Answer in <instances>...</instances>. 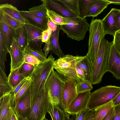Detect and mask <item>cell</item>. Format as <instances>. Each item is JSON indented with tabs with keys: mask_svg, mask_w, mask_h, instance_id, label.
Here are the masks:
<instances>
[{
	"mask_svg": "<svg viewBox=\"0 0 120 120\" xmlns=\"http://www.w3.org/2000/svg\"><path fill=\"white\" fill-rule=\"evenodd\" d=\"M0 30L2 32L9 51L14 38H15V30L9 25L0 10Z\"/></svg>",
	"mask_w": 120,
	"mask_h": 120,
	"instance_id": "obj_15",
	"label": "cell"
},
{
	"mask_svg": "<svg viewBox=\"0 0 120 120\" xmlns=\"http://www.w3.org/2000/svg\"><path fill=\"white\" fill-rule=\"evenodd\" d=\"M78 62L76 65V70L78 75L81 82L83 79H86L83 71L78 63Z\"/></svg>",
	"mask_w": 120,
	"mask_h": 120,
	"instance_id": "obj_44",
	"label": "cell"
},
{
	"mask_svg": "<svg viewBox=\"0 0 120 120\" xmlns=\"http://www.w3.org/2000/svg\"><path fill=\"white\" fill-rule=\"evenodd\" d=\"M52 31L48 27L47 30H44L42 32V41L43 42L46 43L48 41L50 34L52 32Z\"/></svg>",
	"mask_w": 120,
	"mask_h": 120,
	"instance_id": "obj_43",
	"label": "cell"
},
{
	"mask_svg": "<svg viewBox=\"0 0 120 120\" xmlns=\"http://www.w3.org/2000/svg\"><path fill=\"white\" fill-rule=\"evenodd\" d=\"M84 57L66 55L55 60L53 68L56 70L60 76L63 78V80L70 79L75 81L77 83L80 82L76 71V66L77 64Z\"/></svg>",
	"mask_w": 120,
	"mask_h": 120,
	"instance_id": "obj_5",
	"label": "cell"
},
{
	"mask_svg": "<svg viewBox=\"0 0 120 120\" xmlns=\"http://www.w3.org/2000/svg\"><path fill=\"white\" fill-rule=\"evenodd\" d=\"M64 84L63 80L53 68L45 85V92L49 104V108L53 105H58L64 110L62 98Z\"/></svg>",
	"mask_w": 120,
	"mask_h": 120,
	"instance_id": "obj_4",
	"label": "cell"
},
{
	"mask_svg": "<svg viewBox=\"0 0 120 120\" xmlns=\"http://www.w3.org/2000/svg\"><path fill=\"white\" fill-rule=\"evenodd\" d=\"M120 92V87L106 85L91 93L87 105L90 111L114 100Z\"/></svg>",
	"mask_w": 120,
	"mask_h": 120,
	"instance_id": "obj_6",
	"label": "cell"
},
{
	"mask_svg": "<svg viewBox=\"0 0 120 120\" xmlns=\"http://www.w3.org/2000/svg\"><path fill=\"white\" fill-rule=\"evenodd\" d=\"M0 9L23 24L31 25L22 15L20 11L11 4L8 3L1 4Z\"/></svg>",
	"mask_w": 120,
	"mask_h": 120,
	"instance_id": "obj_21",
	"label": "cell"
},
{
	"mask_svg": "<svg viewBox=\"0 0 120 120\" xmlns=\"http://www.w3.org/2000/svg\"><path fill=\"white\" fill-rule=\"evenodd\" d=\"M79 16L78 0H57Z\"/></svg>",
	"mask_w": 120,
	"mask_h": 120,
	"instance_id": "obj_33",
	"label": "cell"
},
{
	"mask_svg": "<svg viewBox=\"0 0 120 120\" xmlns=\"http://www.w3.org/2000/svg\"><path fill=\"white\" fill-rule=\"evenodd\" d=\"M47 15L49 18L57 25L61 26L68 24L71 22L73 18L63 17L53 11L48 9Z\"/></svg>",
	"mask_w": 120,
	"mask_h": 120,
	"instance_id": "obj_26",
	"label": "cell"
},
{
	"mask_svg": "<svg viewBox=\"0 0 120 120\" xmlns=\"http://www.w3.org/2000/svg\"><path fill=\"white\" fill-rule=\"evenodd\" d=\"M15 39L21 50L24 53L25 49L28 46L27 37L23 26L15 29Z\"/></svg>",
	"mask_w": 120,
	"mask_h": 120,
	"instance_id": "obj_25",
	"label": "cell"
},
{
	"mask_svg": "<svg viewBox=\"0 0 120 120\" xmlns=\"http://www.w3.org/2000/svg\"><path fill=\"white\" fill-rule=\"evenodd\" d=\"M51 33H50L49 34V37L48 41L45 43L43 50L45 52V54L46 57H47L50 51H52V49L50 41V38Z\"/></svg>",
	"mask_w": 120,
	"mask_h": 120,
	"instance_id": "obj_42",
	"label": "cell"
},
{
	"mask_svg": "<svg viewBox=\"0 0 120 120\" xmlns=\"http://www.w3.org/2000/svg\"><path fill=\"white\" fill-rule=\"evenodd\" d=\"M42 120H48L47 119L45 118V117L44 119H43Z\"/></svg>",
	"mask_w": 120,
	"mask_h": 120,
	"instance_id": "obj_57",
	"label": "cell"
},
{
	"mask_svg": "<svg viewBox=\"0 0 120 120\" xmlns=\"http://www.w3.org/2000/svg\"><path fill=\"white\" fill-rule=\"evenodd\" d=\"M89 30L88 50L86 56L92 71L96 63L101 41L106 34L101 19H93L90 23Z\"/></svg>",
	"mask_w": 120,
	"mask_h": 120,
	"instance_id": "obj_2",
	"label": "cell"
},
{
	"mask_svg": "<svg viewBox=\"0 0 120 120\" xmlns=\"http://www.w3.org/2000/svg\"><path fill=\"white\" fill-rule=\"evenodd\" d=\"M47 25L48 27L50 28L52 32H54L56 30L58 25L55 23L49 18L48 19Z\"/></svg>",
	"mask_w": 120,
	"mask_h": 120,
	"instance_id": "obj_48",
	"label": "cell"
},
{
	"mask_svg": "<svg viewBox=\"0 0 120 120\" xmlns=\"http://www.w3.org/2000/svg\"><path fill=\"white\" fill-rule=\"evenodd\" d=\"M14 111V109H12L8 114L5 120H11L12 113Z\"/></svg>",
	"mask_w": 120,
	"mask_h": 120,
	"instance_id": "obj_53",
	"label": "cell"
},
{
	"mask_svg": "<svg viewBox=\"0 0 120 120\" xmlns=\"http://www.w3.org/2000/svg\"><path fill=\"white\" fill-rule=\"evenodd\" d=\"M30 78V77L25 78L12 91L13 94L15 95L20 89L25 84L27 81Z\"/></svg>",
	"mask_w": 120,
	"mask_h": 120,
	"instance_id": "obj_45",
	"label": "cell"
},
{
	"mask_svg": "<svg viewBox=\"0 0 120 120\" xmlns=\"http://www.w3.org/2000/svg\"><path fill=\"white\" fill-rule=\"evenodd\" d=\"M24 53L37 57L42 62L45 61L47 59L45 53L42 50L35 49L28 46L25 49Z\"/></svg>",
	"mask_w": 120,
	"mask_h": 120,
	"instance_id": "obj_34",
	"label": "cell"
},
{
	"mask_svg": "<svg viewBox=\"0 0 120 120\" xmlns=\"http://www.w3.org/2000/svg\"><path fill=\"white\" fill-rule=\"evenodd\" d=\"M11 120H18V117L14 110L12 113Z\"/></svg>",
	"mask_w": 120,
	"mask_h": 120,
	"instance_id": "obj_54",
	"label": "cell"
},
{
	"mask_svg": "<svg viewBox=\"0 0 120 120\" xmlns=\"http://www.w3.org/2000/svg\"><path fill=\"white\" fill-rule=\"evenodd\" d=\"M113 100L106 103L95 109L93 120H103L111 108L114 106Z\"/></svg>",
	"mask_w": 120,
	"mask_h": 120,
	"instance_id": "obj_23",
	"label": "cell"
},
{
	"mask_svg": "<svg viewBox=\"0 0 120 120\" xmlns=\"http://www.w3.org/2000/svg\"><path fill=\"white\" fill-rule=\"evenodd\" d=\"M64 84L62 92V103L63 107L66 114L68 116L67 111L69 106L78 95L76 81L71 79H68L63 80Z\"/></svg>",
	"mask_w": 120,
	"mask_h": 120,
	"instance_id": "obj_9",
	"label": "cell"
},
{
	"mask_svg": "<svg viewBox=\"0 0 120 120\" xmlns=\"http://www.w3.org/2000/svg\"><path fill=\"white\" fill-rule=\"evenodd\" d=\"M31 78L29 79L15 95V101L14 105L19 98L24 94L30 85Z\"/></svg>",
	"mask_w": 120,
	"mask_h": 120,
	"instance_id": "obj_38",
	"label": "cell"
},
{
	"mask_svg": "<svg viewBox=\"0 0 120 120\" xmlns=\"http://www.w3.org/2000/svg\"><path fill=\"white\" fill-rule=\"evenodd\" d=\"M108 71L111 73L113 76L116 79L120 80V58L113 43L110 52Z\"/></svg>",
	"mask_w": 120,
	"mask_h": 120,
	"instance_id": "obj_14",
	"label": "cell"
},
{
	"mask_svg": "<svg viewBox=\"0 0 120 120\" xmlns=\"http://www.w3.org/2000/svg\"><path fill=\"white\" fill-rule=\"evenodd\" d=\"M42 4L40 5L35 6L29 9V11L41 18L48 19L47 15L48 8L47 0H41Z\"/></svg>",
	"mask_w": 120,
	"mask_h": 120,
	"instance_id": "obj_29",
	"label": "cell"
},
{
	"mask_svg": "<svg viewBox=\"0 0 120 120\" xmlns=\"http://www.w3.org/2000/svg\"><path fill=\"white\" fill-rule=\"evenodd\" d=\"M9 25L15 29L23 26L24 24L12 17L0 9Z\"/></svg>",
	"mask_w": 120,
	"mask_h": 120,
	"instance_id": "obj_36",
	"label": "cell"
},
{
	"mask_svg": "<svg viewBox=\"0 0 120 120\" xmlns=\"http://www.w3.org/2000/svg\"><path fill=\"white\" fill-rule=\"evenodd\" d=\"M12 91L5 71L0 68V98Z\"/></svg>",
	"mask_w": 120,
	"mask_h": 120,
	"instance_id": "obj_28",
	"label": "cell"
},
{
	"mask_svg": "<svg viewBox=\"0 0 120 120\" xmlns=\"http://www.w3.org/2000/svg\"><path fill=\"white\" fill-rule=\"evenodd\" d=\"M90 111L87 108L80 111L75 115V120H84L86 116Z\"/></svg>",
	"mask_w": 120,
	"mask_h": 120,
	"instance_id": "obj_41",
	"label": "cell"
},
{
	"mask_svg": "<svg viewBox=\"0 0 120 120\" xmlns=\"http://www.w3.org/2000/svg\"><path fill=\"white\" fill-rule=\"evenodd\" d=\"M61 30L60 26L58 25L56 30L54 32H52L50 38L53 53L59 58H62L65 55L62 52L59 43V34Z\"/></svg>",
	"mask_w": 120,
	"mask_h": 120,
	"instance_id": "obj_22",
	"label": "cell"
},
{
	"mask_svg": "<svg viewBox=\"0 0 120 120\" xmlns=\"http://www.w3.org/2000/svg\"><path fill=\"white\" fill-rule=\"evenodd\" d=\"M9 51L1 31L0 30V68L5 71V62L7 54Z\"/></svg>",
	"mask_w": 120,
	"mask_h": 120,
	"instance_id": "obj_27",
	"label": "cell"
},
{
	"mask_svg": "<svg viewBox=\"0 0 120 120\" xmlns=\"http://www.w3.org/2000/svg\"><path fill=\"white\" fill-rule=\"evenodd\" d=\"M93 0H78L79 17L85 18L90 4Z\"/></svg>",
	"mask_w": 120,
	"mask_h": 120,
	"instance_id": "obj_32",
	"label": "cell"
},
{
	"mask_svg": "<svg viewBox=\"0 0 120 120\" xmlns=\"http://www.w3.org/2000/svg\"><path fill=\"white\" fill-rule=\"evenodd\" d=\"M72 116L70 117L69 116H66L65 120H75L76 117V115H72Z\"/></svg>",
	"mask_w": 120,
	"mask_h": 120,
	"instance_id": "obj_55",
	"label": "cell"
},
{
	"mask_svg": "<svg viewBox=\"0 0 120 120\" xmlns=\"http://www.w3.org/2000/svg\"><path fill=\"white\" fill-rule=\"evenodd\" d=\"M23 27L27 36L28 46L35 49L42 50L41 47L43 44L42 35L43 30L30 25L25 24Z\"/></svg>",
	"mask_w": 120,
	"mask_h": 120,
	"instance_id": "obj_10",
	"label": "cell"
},
{
	"mask_svg": "<svg viewBox=\"0 0 120 120\" xmlns=\"http://www.w3.org/2000/svg\"><path fill=\"white\" fill-rule=\"evenodd\" d=\"M34 69V66L29 64L24 63L20 68V71L25 78L30 77Z\"/></svg>",
	"mask_w": 120,
	"mask_h": 120,
	"instance_id": "obj_37",
	"label": "cell"
},
{
	"mask_svg": "<svg viewBox=\"0 0 120 120\" xmlns=\"http://www.w3.org/2000/svg\"><path fill=\"white\" fill-rule=\"evenodd\" d=\"M55 59L51 54L45 61L35 65L30 76L31 101L45 88L46 81L52 69Z\"/></svg>",
	"mask_w": 120,
	"mask_h": 120,
	"instance_id": "obj_1",
	"label": "cell"
},
{
	"mask_svg": "<svg viewBox=\"0 0 120 120\" xmlns=\"http://www.w3.org/2000/svg\"><path fill=\"white\" fill-rule=\"evenodd\" d=\"M91 91L79 93L70 105L67 111L70 115H75L80 111L87 108L91 94Z\"/></svg>",
	"mask_w": 120,
	"mask_h": 120,
	"instance_id": "obj_12",
	"label": "cell"
},
{
	"mask_svg": "<svg viewBox=\"0 0 120 120\" xmlns=\"http://www.w3.org/2000/svg\"><path fill=\"white\" fill-rule=\"evenodd\" d=\"M95 113L94 110L90 111L86 116L84 120H93Z\"/></svg>",
	"mask_w": 120,
	"mask_h": 120,
	"instance_id": "obj_50",
	"label": "cell"
},
{
	"mask_svg": "<svg viewBox=\"0 0 120 120\" xmlns=\"http://www.w3.org/2000/svg\"><path fill=\"white\" fill-rule=\"evenodd\" d=\"M61 30L67 34V36L77 41L83 39L90 24L85 18L79 17L73 18V21L68 24L60 26Z\"/></svg>",
	"mask_w": 120,
	"mask_h": 120,
	"instance_id": "obj_8",
	"label": "cell"
},
{
	"mask_svg": "<svg viewBox=\"0 0 120 120\" xmlns=\"http://www.w3.org/2000/svg\"><path fill=\"white\" fill-rule=\"evenodd\" d=\"M15 95L12 92L0 98V120H5L10 112L14 109Z\"/></svg>",
	"mask_w": 120,
	"mask_h": 120,
	"instance_id": "obj_17",
	"label": "cell"
},
{
	"mask_svg": "<svg viewBox=\"0 0 120 120\" xmlns=\"http://www.w3.org/2000/svg\"><path fill=\"white\" fill-rule=\"evenodd\" d=\"M115 114L114 106L112 107L103 120H113Z\"/></svg>",
	"mask_w": 120,
	"mask_h": 120,
	"instance_id": "obj_46",
	"label": "cell"
},
{
	"mask_svg": "<svg viewBox=\"0 0 120 120\" xmlns=\"http://www.w3.org/2000/svg\"><path fill=\"white\" fill-rule=\"evenodd\" d=\"M117 32H118L120 34V30H119V31H118Z\"/></svg>",
	"mask_w": 120,
	"mask_h": 120,
	"instance_id": "obj_58",
	"label": "cell"
},
{
	"mask_svg": "<svg viewBox=\"0 0 120 120\" xmlns=\"http://www.w3.org/2000/svg\"><path fill=\"white\" fill-rule=\"evenodd\" d=\"M111 3L107 0H93L89 7L86 17H97Z\"/></svg>",
	"mask_w": 120,
	"mask_h": 120,
	"instance_id": "obj_20",
	"label": "cell"
},
{
	"mask_svg": "<svg viewBox=\"0 0 120 120\" xmlns=\"http://www.w3.org/2000/svg\"><path fill=\"white\" fill-rule=\"evenodd\" d=\"M47 1L48 9L63 17L71 18L79 17L57 0H47Z\"/></svg>",
	"mask_w": 120,
	"mask_h": 120,
	"instance_id": "obj_18",
	"label": "cell"
},
{
	"mask_svg": "<svg viewBox=\"0 0 120 120\" xmlns=\"http://www.w3.org/2000/svg\"><path fill=\"white\" fill-rule=\"evenodd\" d=\"M30 85L14 105V109L18 117L26 118L31 110V92Z\"/></svg>",
	"mask_w": 120,
	"mask_h": 120,
	"instance_id": "obj_11",
	"label": "cell"
},
{
	"mask_svg": "<svg viewBox=\"0 0 120 120\" xmlns=\"http://www.w3.org/2000/svg\"><path fill=\"white\" fill-rule=\"evenodd\" d=\"M111 4H113L116 5H120V0H107Z\"/></svg>",
	"mask_w": 120,
	"mask_h": 120,
	"instance_id": "obj_52",
	"label": "cell"
},
{
	"mask_svg": "<svg viewBox=\"0 0 120 120\" xmlns=\"http://www.w3.org/2000/svg\"><path fill=\"white\" fill-rule=\"evenodd\" d=\"M115 26L117 32L120 30V11L116 16L115 20Z\"/></svg>",
	"mask_w": 120,
	"mask_h": 120,
	"instance_id": "obj_49",
	"label": "cell"
},
{
	"mask_svg": "<svg viewBox=\"0 0 120 120\" xmlns=\"http://www.w3.org/2000/svg\"><path fill=\"white\" fill-rule=\"evenodd\" d=\"M47 112L50 115L52 120H65L66 116H68L66 114L64 110L58 105L51 106Z\"/></svg>",
	"mask_w": 120,
	"mask_h": 120,
	"instance_id": "obj_30",
	"label": "cell"
},
{
	"mask_svg": "<svg viewBox=\"0 0 120 120\" xmlns=\"http://www.w3.org/2000/svg\"><path fill=\"white\" fill-rule=\"evenodd\" d=\"M22 15L31 25L44 31L47 30L48 19L40 17L30 12L29 11H20Z\"/></svg>",
	"mask_w": 120,
	"mask_h": 120,
	"instance_id": "obj_19",
	"label": "cell"
},
{
	"mask_svg": "<svg viewBox=\"0 0 120 120\" xmlns=\"http://www.w3.org/2000/svg\"><path fill=\"white\" fill-rule=\"evenodd\" d=\"M120 9L112 8L106 15L102 20V26L105 34H109L113 37L117 32L115 26L116 16Z\"/></svg>",
	"mask_w": 120,
	"mask_h": 120,
	"instance_id": "obj_16",
	"label": "cell"
},
{
	"mask_svg": "<svg viewBox=\"0 0 120 120\" xmlns=\"http://www.w3.org/2000/svg\"><path fill=\"white\" fill-rule=\"evenodd\" d=\"M114 106L120 103V92L116 98L113 100Z\"/></svg>",
	"mask_w": 120,
	"mask_h": 120,
	"instance_id": "obj_51",
	"label": "cell"
},
{
	"mask_svg": "<svg viewBox=\"0 0 120 120\" xmlns=\"http://www.w3.org/2000/svg\"><path fill=\"white\" fill-rule=\"evenodd\" d=\"M113 44L118 53L120 54V34L116 32L114 37Z\"/></svg>",
	"mask_w": 120,
	"mask_h": 120,
	"instance_id": "obj_40",
	"label": "cell"
},
{
	"mask_svg": "<svg viewBox=\"0 0 120 120\" xmlns=\"http://www.w3.org/2000/svg\"><path fill=\"white\" fill-rule=\"evenodd\" d=\"M113 41L110 42L103 38L99 47L96 63L92 70L91 81L92 84L101 82L103 76L107 72L109 58Z\"/></svg>",
	"mask_w": 120,
	"mask_h": 120,
	"instance_id": "obj_3",
	"label": "cell"
},
{
	"mask_svg": "<svg viewBox=\"0 0 120 120\" xmlns=\"http://www.w3.org/2000/svg\"><path fill=\"white\" fill-rule=\"evenodd\" d=\"M118 54L119 55V56H120V54L118 53Z\"/></svg>",
	"mask_w": 120,
	"mask_h": 120,
	"instance_id": "obj_59",
	"label": "cell"
},
{
	"mask_svg": "<svg viewBox=\"0 0 120 120\" xmlns=\"http://www.w3.org/2000/svg\"><path fill=\"white\" fill-rule=\"evenodd\" d=\"M92 85L91 82L86 79H83L80 82L77 83L76 90L78 94L91 91L93 89Z\"/></svg>",
	"mask_w": 120,
	"mask_h": 120,
	"instance_id": "obj_35",
	"label": "cell"
},
{
	"mask_svg": "<svg viewBox=\"0 0 120 120\" xmlns=\"http://www.w3.org/2000/svg\"><path fill=\"white\" fill-rule=\"evenodd\" d=\"M49 107L45 89H42L31 101V108L26 118L29 120H42Z\"/></svg>",
	"mask_w": 120,
	"mask_h": 120,
	"instance_id": "obj_7",
	"label": "cell"
},
{
	"mask_svg": "<svg viewBox=\"0 0 120 120\" xmlns=\"http://www.w3.org/2000/svg\"><path fill=\"white\" fill-rule=\"evenodd\" d=\"M21 67L10 72L8 77V83L12 91L25 78L20 72Z\"/></svg>",
	"mask_w": 120,
	"mask_h": 120,
	"instance_id": "obj_24",
	"label": "cell"
},
{
	"mask_svg": "<svg viewBox=\"0 0 120 120\" xmlns=\"http://www.w3.org/2000/svg\"><path fill=\"white\" fill-rule=\"evenodd\" d=\"M115 114L113 120H120V103L114 106Z\"/></svg>",
	"mask_w": 120,
	"mask_h": 120,
	"instance_id": "obj_47",
	"label": "cell"
},
{
	"mask_svg": "<svg viewBox=\"0 0 120 120\" xmlns=\"http://www.w3.org/2000/svg\"><path fill=\"white\" fill-rule=\"evenodd\" d=\"M18 120H29L26 118H23L21 116L18 117Z\"/></svg>",
	"mask_w": 120,
	"mask_h": 120,
	"instance_id": "obj_56",
	"label": "cell"
},
{
	"mask_svg": "<svg viewBox=\"0 0 120 120\" xmlns=\"http://www.w3.org/2000/svg\"><path fill=\"white\" fill-rule=\"evenodd\" d=\"M11 58L10 72L20 67L24 63L25 53L20 49L15 38L9 51Z\"/></svg>",
	"mask_w": 120,
	"mask_h": 120,
	"instance_id": "obj_13",
	"label": "cell"
},
{
	"mask_svg": "<svg viewBox=\"0 0 120 120\" xmlns=\"http://www.w3.org/2000/svg\"><path fill=\"white\" fill-rule=\"evenodd\" d=\"M83 71L87 79L91 81L92 70L90 65L86 56L78 63Z\"/></svg>",
	"mask_w": 120,
	"mask_h": 120,
	"instance_id": "obj_31",
	"label": "cell"
},
{
	"mask_svg": "<svg viewBox=\"0 0 120 120\" xmlns=\"http://www.w3.org/2000/svg\"><path fill=\"white\" fill-rule=\"evenodd\" d=\"M42 62L37 57L31 55L25 54L24 56V63L32 65L33 66Z\"/></svg>",
	"mask_w": 120,
	"mask_h": 120,
	"instance_id": "obj_39",
	"label": "cell"
}]
</instances>
